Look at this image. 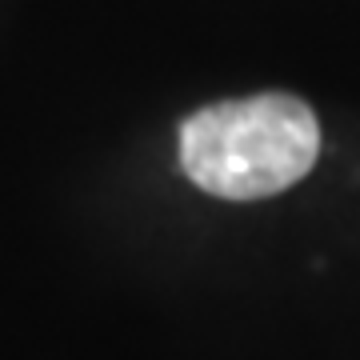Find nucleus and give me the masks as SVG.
Here are the masks:
<instances>
[{
	"mask_svg": "<svg viewBox=\"0 0 360 360\" xmlns=\"http://www.w3.org/2000/svg\"><path fill=\"white\" fill-rule=\"evenodd\" d=\"M321 156V124L300 96L220 101L180 124V168L205 193L260 200L292 188Z\"/></svg>",
	"mask_w": 360,
	"mask_h": 360,
	"instance_id": "f257e3e1",
	"label": "nucleus"
}]
</instances>
